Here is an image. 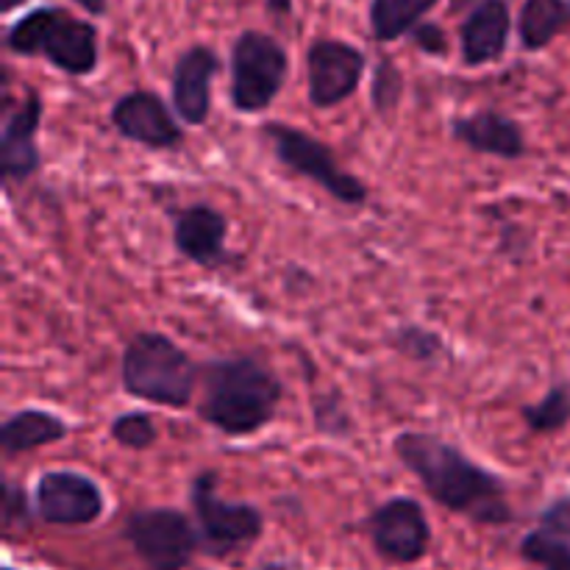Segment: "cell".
Masks as SVG:
<instances>
[{
    "label": "cell",
    "instance_id": "obj_2",
    "mask_svg": "<svg viewBox=\"0 0 570 570\" xmlns=\"http://www.w3.org/2000/svg\"><path fill=\"white\" fill-rule=\"evenodd\" d=\"M198 415L228 438H248L271 426L282 404L284 384L273 367L250 354L212 360L204 367Z\"/></svg>",
    "mask_w": 570,
    "mask_h": 570
},
{
    "label": "cell",
    "instance_id": "obj_18",
    "mask_svg": "<svg viewBox=\"0 0 570 570\" xmlns=\"http://www.w3.org/2000/svg\"><path fill=\"white\" fill-rule=\"evenodd\" d=\"M70 434V426L59 415L45 410H20L11 412L0 429V445L6 456L26 454V451L45 449Z\"/></svg>",
    "mask_w": 570,
    "mask_h": 570
},
{
    "label": "cell",
    "instance_id": "obj_21",
    "mask_svg": "<svg viewBox=\"0 0 570 570\" xmlns=\"http://www.w3.org/2000/svg\"><path fill=\"white\" fill-rule=\"evenodd\" d=\"M523 421L534 434L562 432L570 423V390L566 384L551 387L543 395V401L523 406Z\"/></svg>",
    "mask_w": 570,
    "mask_h": 570
},
{
    "label": "cell",
    "instance_id": "obj_33",
    "mask_svg": "<svg viewBox=\"0 0 570 570\" xmlns=\"http://www.w3.org/2000/svg\"><path fill=\"white\" fill-rule=\"evenodd\" d=\"M259 570H293V568L282 566V562H271V566H265V568H259Z\"/></svg>",
    "mask_w": 570,
    "mask_h": 570
},
{
    "label": "cell",
    "instance_id": "obj_19",
    "mask_svg": "<svg viewBox=\"0 0 570 570\" xmlns=\"http://www.w3.org/2000/svg\"><path fill=\"white\" fill-rule=\"evenodd\" d=\"M570 26L568 0H523L518 37L527 50H543Z\"/></svg>",
    "mask_w": 570,
    "mask_h": 570
},
{
    "label": "cell",
    "instance_id": "obj_8",
    "mask_svg": "<svg viewBox=\"0 0 570 570\" xmlns=\"http://www.w3.org/2000/svg\"><path fill=\"white\" fill-rule=\"evenodd\" d=\"M126 540L148 570H184L200 549V534L184 512L148 507L126 521Z\"/></svg>",
    "mask_w": 570,
    "mask_h": 570
},
{
    "label": "cell",
    "instance_id": "obj_7",
    "mask_svg": "<svg viewBox=\"0 0 570 570\" xmlns=\"http://www.w3.org/2000/svg\"><path fill=\"white\" fill-rule=\"evenodd\" d=\"M195 521H198L200 549L212 557H228L243 546L256 543L265 532V518L254 504L226 501L217 495V473L204 471L195 476L193 490Z\"/></svg>",
    "mask_w": 570,
    "mask_h": 570
},
{
    "label": "cell",
    "instance_id": "obj_5",
    "mask_svg": "<svg viewBox=\"0 0 570 570\" xmlns=\"http://www.w3.org/2000/svg\"><path fill=\"white\" fill-rule=\"evenodd\" d=\"M265 137L271 139L273 154L282 161L287 170L298 173V176L309 178L312 184L323 189V193L332 195L334 200L345 206H362L367 200V187L348 173L345 167H340L337 156L328 145H323L321 139L309 137L301 128L287 126V122H267Z\"/></svg>",
    "mask_w": 570,
    "mask_h": 570
},
{
    "label": "cell",
    "instance_id": "obj_23",
    "mask_svg": "<svg viewBox=\"0 0 570 570\" xmlns=\"http://www.w3.org/2000/svg\"><path fill=\"white\" fill-rule=\"evenodd\" d=\"M111 440L128 451H148L159 440V429L145 412H122L111 421Z\"/></svg>",
    "mask_w": 570,
    "mask_h": 570
},
{
    "label": "cell",
    "instance_id": "obj_1",
    "mask_svg": "<svg viewBox=\"0 0 570 570\" xmlns=\"http://www.w3.org/2000/svg\"><path fill=\"white\" fill-rule=\"evenodd\" d=\"M393 451L445 510L471 518L479 527H507L515 518L507 501V484L449 440L429 432H404L395 438Z\"/></svg>",
    "mask_w": 570,
    "mask_h": 570
},
{
    "label": "cell",
    "instance_id": "obj_31",
    "mask_svg": "<svg viewBox=\"0 0 570 570\" xmlns=\"http://www.w3.org/2000/svg\"><path fill=\"white\" fill-rule=\"evenodd\" d=\"M265 3L273 14H278V17L293 14V0H265Z\"/></svg>",
    "mask_w": 570,
    "mask_h": 570
},
{
    "label": "cell",
    "instance_id": "obj_12",
    "mask_svg": "<svg viewBox=\"0 0 570 570\" xmlns=\"http://www.w3.org/2000/svg\"><path fill=\"white\" fill-rule=\"evenodd\" d=\"M111 126L117 128L120 137L150 150L176 148L184 137L165 100L148 89H134V92L122 95L111 106Z\"/></svg>",
    "mask_w": 570,
    "mask_h": 570
},
{
    "label": "cell",
    "instance_id": "obj_17",
    "mask_svg": "<svg viewBox=\"0 0 570 570\" xmlns=\"http://www.w3.org/2000/svg\"><path fill=\"white\" fill-rule=\"evenodd\" d=\"M451 134L456 142L468 145L476 154L499 156V159H521L527 154V139L521 126L512 117L495 109H479L476 115L456 117L451 122Z\"/></svg>",
    "mask_w": 570,
    "mask_h": 570
},
{
    "label": "cell",
    "instance_id": "obj_20",
    "mask_svg": "<svg viewBox=\"0 0 570 570\" xmlns=\"http://www.w3.org/2000/svg\"><path fill=\"white\" fill-rule=\"evenodd\" d=\"M438 0H371V33L376 42H395L421 26Z\"/></svg>",
    "mask_w": 570,
    "mask_h": 570
},
{
    "label": "cell",
    "instance_id": "obj_11",
    "mask_svg": "<svg viewBox=\"0 0 570 570\" xmlns=\"http://www.w3.org/2000/svg\"><path fill=\"white\" fill-rule=\"evenodd\" d=\"M106 510L98 482L78 471H48L37 482V515L50 527H89Z\"/></svg>",
    "mask_w": 570,
    "mask_h": 570
},
{
    "label": "cell",
    "instance_id": "obj_3",
    "mask_svg": "<svg viewBox=\"0 0 570 570\" xmlns=\"http://www.w3.org/2000/svg\"><path fill=\"white\" fill-rule=\"evenodd\" d=\"M200 367L193 356L159 332H139L122 351L120 376L128 395L148 404L184 410L195 399Z\"/></svg>",
    "mask_w": 570,
    "mask_h": 570
},
{
    "label": "cell",
    "instance_id": "obj_28",
    "mask_svg": "<svg viewBox=\"0 0 570 570\" xmlns=\"http://www.w3.org/2000/svg\"><path fill=\"white\" fill-rule=\"evenodd\" d=\"M28 499H26V490L14 482H6L3 484V527L11 529L14 523H28Z\"/></svg>",
    "mask_w": 570,
    "mask_h": 570
},
{
    "label": "cell",
    "instance_id": "obj_15",
    "mask_svg": "<svg viewBox=\"0 0 570 570\" xmlns=\"http://www.w3.org/2000/svg\"><path fill=\"white\" fill-rule=\"evenodd\" d=\"M228 220L215 206L195 204L176 215L173 223V243L184 259L200 267H220L226 262Z\"/></svg>",
    "mask_w": 570,
    "mask_h": 570
},
{
    "label": "cell",
    "instance_id": "obj_25",
    "mask_svg": "<svg viewBox=\"0 0 570 570\" xmlns=\"http://www.w3.org/2000/svg\"><path fill=\"white\" fill-rule=\"evenodd\" d=\"M401 95H404V76H401L399 67L393 65V59H382L376 65L371 83V104L379 115L390 117L401 104Z\"/></svg>",
    "mask_w": 570,
    "mask_h": 570
},
{
    "label": "cell",
    "instance_id": "obj_9",
    "mask_svg": "<svg viewBox=\"0 0 570 570\" xmlns=\"http://www.w3.org/2000/svg\"><path fill=\"white\" fill-rule=\"evenodd\" d=\"M367 534L373 540V549L395 566H412V562L423 560L432 546L426 510L406 495L376 507L367 518Z\"/></svg>",
    "mask_w": 570,
    "mask_h": 570
},
{
    "label": "cell",
    "instance_id": "obj_22",
    "mask_svg": "<svg viewBox=\"0 0 570 570\" xmlns=\"http://www.w3.org/2000/svg\"><path fill=\"white\" fill-rule=\"evenodd\" d=\"M521 557L543 570H570V540L534 529L521 540Z\"/></svg>",
    "mask_w": 570,
    "mask_h": 570
},
{
    "label": "cell",
    "instance_id": "obj_6",
    "mask_svg": "<svg viewBox=\"0 0 570 570\" xmlns=\"http://www.w3.org/2000/svg\"><path fill=\"white\" fill-rule=\"evenodd\" d=\"M289 56L262 31H243L232 48V104L243 115H259L282 92Z\"/></svg>",
    "mask_w": 570,
    "mask_h": 570
},
{
    "label": "cell",
    "instance_id": "obj_13",
    "mask_svg": "<svg viewBox=\"0 0 570 570\" xmlns=\"http://www.w3.org/2000/svg\"><path fill=\"white\" fill-rule=\"evenodd\" d=\"M39 122H42V100L33 89H28L17 109L6 111L3 131H0V173L6 184L33 176L42 165L37 145Z\"/></svg>",
    "mask_w": 570,
    "mask_h": 570
},
{
    "label": "cell",
    "instance_id": "obj_27",
    "mask_svg": "<svg viewBox=\"0 0 570 570\" xmlns=\"http://www.w3.org/2000/svg\"><path fill=\"white\" fill-rule=\"evenodd\" d=\"M540 529L562 540H570V495H560L540 512Z\"/></svg>",
    "mask_w": 570,
    "mask_h": 570
},
{
    "label": "cell",
    "instance_id": "obj_14",
    "mask_svg": "<svg viewBox=\"0 0 570 570\" xmlns=\"http://www.w3.org/2000/svg\"><path fill=\"white\" fill-rule=\"evenodd\" d=\"M220 72V59L206 45L184 50L173 67V106L187 126H204L212 111V81Z\"/></svg>",
    "mask_w": 570,
    "mask_h": 570
},
{
    "label": "cell",
    "instance_id": "obj_10",
    "mask_svg": "<svg viewBox=\"0 0 570 570\" xmlns=\"http://www.w3.org/2000/svg\"><path fill=\"white\" fill-rule=\"evenodd\" d=\"M367 59L360 48L343 39H315L306 53L309 100L315 109L345 104L365 76Z\"/></svg>",
    "mask_w": 570,
    "mask_h": 570
},
{
    "label": "cell",
    "instance_id": "obj_16",
    "mask_svg": "<svg viewBox=\"0 0 570 570\" xmlns=\"http://www.w3.org/2000/svg\"><path fill=\"white\" fill-rule=\"evenodd\" d=\"M510 26L512 20L507 0H479L462 22V61L468 67L499 61L510 42Z\"/></svg>",
    "mask_w": 570,
    "mask_h": 570
},
{
    "label": "cell",
    "instance_id": "obj_24",
    "mask_svg": "<svg viewBox=\"0 0 570 570\" xmlns=\"http://www.w3.org/2000/svg\"><path fill=\"white\" fill-rule=\"evenodd\" d=\"M312 421H315V429L326 438L345 440L354 434V417L345 410L343 399L340 395H315L312 399Z\"/></svg>",
    "mask_w": 570,
    "mask_h": 570
},
{
    "label": "cell",
    "instance_id": "obj_32",
    "mask_svg": "<svg viewBox=\"0 0 570 570\" xmlns=\"http://www.w3.org/2000/svg\"><path fill=\"white\" fill-rule=\"evenodd\" d=\"M26 3V0H0V9L6 11V14H9V11H14V9H20V6Z\"/></svg>",
    "mask_w": 570,
    "mask_h": 570
},
{
    "label": "cell",
    "instance_id": "obj_26",
    "mask_svg": "<svg viewBox=\"0 0 570 570\" xmlns=\"http://www.w3.org/2000/svg\"><path fill=\"white\" fill-rule=\"evenodd\" d=\"M393 345L399 348V354L410 356V360H417V362L438 360L440 351H443V340H440V334L423 326H401L399 332L393 334Z\"/></svg>",
    "mask_w": 570,
    "mask_h": 570
},
{
    "label": "cell",
    "instance_id": "obj_34",
    "mask_svg": "<svg viewBox=\"0 0 570 570\" xmlns=\"http://www.w3.org/2000/svg\"><path fill=\"white\" fill-rule=\"evenodd\" d=\"M3 570H14V568H3Z\"/></svg>",
    "mask_w": 570,
    "mask_h": 570
},
{
    "label": "cell",
    "instance_id": "obj_30",
    "mask_svg": "<svg viewBox=\"0 0 570 570\" xmlns=\"http://www.w3.org/2000/svg\"><path fill=\"white\" fill-rule=\"evenodd\" d=\"M72 3H78L83 11H89L95 17L106 14V0H72Z\"/></svg>",
    "mask_w": 570,
    "mask_h": 570
},
{
    "label": "cell",
    "instance_id": "obj_4",
    "mask_svg": "<svg viewBox=\"0 0 570 570\" xmlns=\"http://www.w3.org/2000/svg\"><path fill=\"white\" fill-rule=\"evenodd\" d=\"M6 48L17 56H45L67 76H89L98 67V28L59 6H39L9 28Z\"/></svg>",
    "mask_w": 570,
    "mask_h": 570
},
{
    "label": "cell",
    "instance_id": "obj_29",
    "mask_svg": "<svg viewBox=\"0 0 570 570\" xmlns=\"http://www.w3.org/2000/svg\"><path fill=\"white\" fill-rule=\"evenodd\" d=\"M410 37H412V42H415L417 48L429 56H443L445 50H449L445 31L440 26H434V22H421V26H417Z\"/></svg>",
    "mask_w": 570,
    "mask_h": 570
}]
</instances>
